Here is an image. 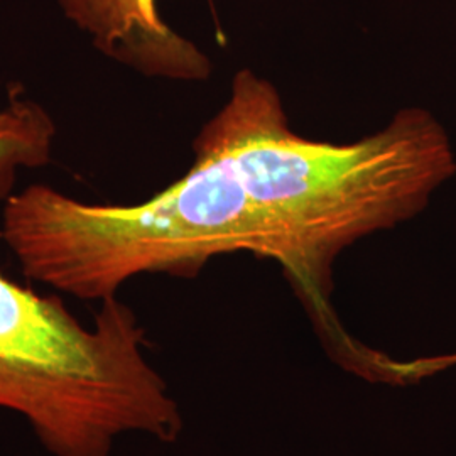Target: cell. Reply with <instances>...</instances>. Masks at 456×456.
<instances>
[{
	"label": "cell",
	"mask_w": 456,
	"mask_h": 456,
	"mask_svg": "<svg viewBox=\"0 0 456 456\" xmlns=\"http://www.w3.org/2000/svg\"><path fill=\"white\" fill-rule=\"evenodd\" d=\"M195 144L227 161L284 244V271L326 330L331 267L345 247L423 212L456 173L452 142L423 109L352 144L294 134L276 88L244 69Z\"/></svg>",
	"instance_id": "cell-1"
},
{
	"label": "cell",
	"mask_w": 456,
	"mask_h": 456,
	"mask_svg": "<svg viewBox=\"0 0 456 456\" xmlns=\"http://www.w3.org/2000/svg\"><path fill=\"white\" fill-rule=\"evenodd\" d=\"M54 126L31 100L0 110V183L51 159ZM146 331L120 299L83 325L56 296L0 274V409L28 421L51 456H110L126 435L173 443L180 406L146 355Z\"/></svg>",
	"instance_id": "cell-2"
},
{
	"label": "cell",
	"mask_w": 456,
	"mask_h": 456,
	"mask_svg": "<svg viewBox=\"0 0 456 456\" xmlns=\"http://www.w3.org/2000/svg\"><path fill=\"white\" fill-rule=\"evenodd\" d=\"M63 12L95 48L146 77L198 82L208 78L205 53L175 33L158 14L156 0H58Z\"/></svg>",
	"instance_id": "cell-3"
}]
</instances>
